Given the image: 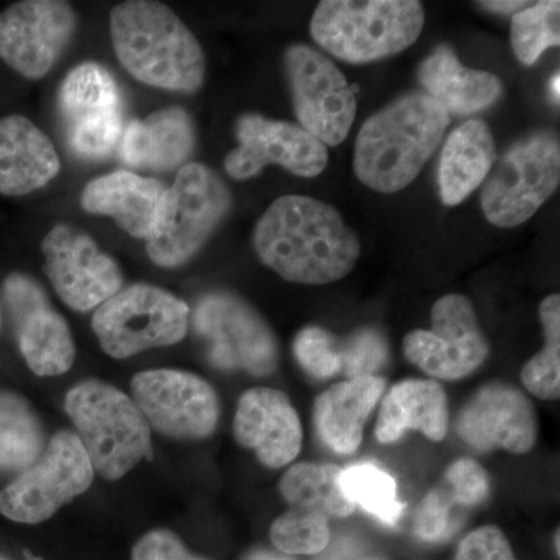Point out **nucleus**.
Here are the masks:
<instances>
[{
  "mask_svg": "<svg viewBox=\"0 0 560 560\" xmlns=\"http://www.w3.org/2000/svg\"><path fill=\"white\" fill-rule=\"evenodd\" d=\"M253 245L265 267L301 285H324L345 279L360 257L355 231L334 206L285 195L257 221Z\"/></svg>",
  "mask_w": 560,
  "mask_h": 560,
  "instance_id": "nucleus-1",
  "label": "nucleus"
},
{
  "mask_svg": "<svg viewBox=\"0 0 560 560\" xmlns=\"http://www.w3.org/2000/svg\"><path fill=\"white\" fill-rule=\"evenodd\" d=\"M109 35L121 68L139 83L184 94H194L205 84L200 40L165 3H117L109 13Z\"/></svg>",
  "mask_w": 560,
  "mask_h": 560,
  "instance_id": "nucleus-2",
  "label": "nucleus"
},
{
  "mask_svg": "<svg viewBox=\"0 0 560 560\" xmlns=\"http://www.w3.org/2000/svg\"><path fill=\"white\" fill-rule=\"evenodd\" d=\"M451 124V114L427 94L397 98L361 127L353 150L357 178L381 194L404 190L440 149Z\"/></svg>",
  "mask_w": 560,
  "mask_h": 560,
  "instance_id": "nucleus-3",
  "label": "nucleus"
},
{
  "mask_svg": "<svg viewBox=\"0 0 560 560\" xmlns=\"http://www.w3.org/2000/svg\"><path fill=\"white\" fill-rule=\"evenodd\" d=\"M77 436L94 470L109 481L153 459L151 429L138 405L124 390L98 381L73 386L65 400Z\"/></svg>",
  "mask_w": 560,
  "mask_h": 560,
  "instance_id": "nucleus-4",
  "label": "nucleus"
},
{
  "mask_svg": "<svg viewBox=\"0 0 560 560\" xmlns=\"http://www.w3.org/2000/svg\"><path fill=\"white\" fill-rule=\"evenodd\" d=\"M423 24L425 11L416 0H324L313 14L311 32L334 57L361 65L408 49Z\"/></svg>",
  "mask_w": 560,
  "mask_h": 560,
  "instance_id": "nucleus-5",
  "label": "nucleus"
},
{
  "mask_svg": "<svg viewBox=\"0 0 560 560\" xmlns=\"http://www.w3.org/2000/svg\"><path fill=\"white\" fill-rule=\"evenodd\" d=\"M231 191L205 164H186L164 198L147 254L161 268H179L194 259L215 234L231 209Z\"/></svg>",
  "mask_w": 560,
  "mask_h": 560,
  "instance_id": "nucleus-6",
  "label": "nucleus"
},
{
  "mask_svg": "<svg viewBox=\"0 0 560 560\" xmlns=\"http://www.w3.org/2000/svg\"><path fill=\"white\" fill-rule=\"evenodd\" d=\"M189 324L187 302L150 283L121 289L92 316V330L103 352L119 360L178 345L186 338Z\"/></svg>",
  "mask_w": 560,
  "mask_h": 560,
  "instance_id": "nucleus-7",
  "label": "nucleus"
},
{
  "mask_svg": "<svg viewBox=\"0 0 560 560\" xmlns=\"http://www.w3.org/2000/svg\"><path fill=\"white\" fill-rule=\"evenodd\" d=\"M559 180L558 138L534 132L515 142L490 171L481 191L482 212L495 226H521L558 190Z\"/></svg>",
  "mask_w": 560,
  "mask_h": 560,
  "instance_id": "nucleus-8",
  "label": "nucleus"
},
{
  "mask_svg": "<svg viewBox=\"0 0 560 560\" xmlns=\"http://www.w3.org/2000/svg\"><path fill=\"white\" fill-rule=\"evenodd\" d=\"M94 474L79 436L60 431L39 459L0 492V514L25 525L49 521L91 488Z\"/></svg>",
  "mask_w": 560,
  "mask_h": 560,
  "instance_id": "nucleus-9",
  "label": "nucleus"
},
{
  "mask_svg": "<svg viewBox=\"0 0 560 560\" xmlns=\"http://www.w3.org/2000/svg\"><path fill=\"white\" fill-rule=\"evenodd\" d=\"M195 329L209 342V359L224 371L267 377L278 368L275 334L259 312L230 291L202 296L194 313Z\"/></svg>",
  "mask_w": 560,
  "mask_h": 560,
  "instance_id": "nucleus-10",
  "label": "nucleus"
},
{
  "mask_svg": "<svg viewBox=\"0 0 560 560\" xmlns=\"http://www.w3.org/2000/svg\"><path fill=\"white\" fill-rule=\"evenodd\" d=\"M58 108L77 156L103 160L119 147L124 101L113 73L98 62H81L70 70L58 92Z\"/></svg>",
  "mask_w": 560,
  "mask_h": 560,
  "instance_id": "nucleus-11",
  "label": "nucleus"
},
{
  "mask_svg": "<svg viewBox=\"0 0 560 560\" xmlns=\"http://www.w3.org/2000/svg\"><path fill=\"white\" fill-rule=\"evenodd\" d=\"M404 355L436 381H460L480 370L490 346L469 298L447 294L431 308V329L404 338Z\"/></svg>",
  "mask_w": 560,
  "mask_h": 560,
  "instance_id": "nucleus-12",
  "label": "nucleus"
},
{
  "mask_svg": "<svg viewBox=\"0 0 560 560\" xmlns=\"http://www.w3.org/2000/svg\"><path fill=\"white\" fill-rule=\"evenodd\" d=\"M40 250L47 279L72 311H94L124 287L119 261L79 228L57 224L40 242Z\"/></svg>",
  "mask_w": 560,
  "mask_h": 560,
  "instance_id": "nucleus-13",
  "label": "nucleus"
},
{
  "mask_svg": "<svg viewBox=\"0 0 560 560\" xmlns=\"http://www.w3.org/2000/svg\"><path fill=\"white\" fill-rule=\"evenodd\" d=\"M131 399L150 429L175 440H205L219 427L220 397L205 378L191 372L153 370L136 374Z\"/></svg>",
  "mask_w": 560,
  "mask_h": 560,
  "instance_id": "nucleus-14",
  "label": "nucleus"
},
{
  "mask_svg": "<svg viewBox=\"0 0 560 560\" xmlns=\"http://www.w3.org/2000/svg\"><path fill=\"white\" fill-rule=\"evenodd\" d=\"M283 60L301 127L324 145H340L357 114L355 92L348 80L329 58L308 46H291Z\"/></svg>",
  "mask_w": 560,
  "mask_h": 560,
  "instance_id": "nucleus-15",
  "label": "nucleus"
},
{
  "mask_svg": "<svg viewBox=\"0 0 560 560\" xmlns=\"http://www.w3.org/2000/svg\"><path fill=\"white\" fill-rule=\"evenodd\" d=\"M75 10L62 0H22L0 11V61L22 79L54 69L77 32Z\"/></svg>",
  "mask_w": 560,
  "mask_h": 560,
  "instance_id": "nucleus-16",
  "label": "nucleus"
},
{
  "mask_svg": "<svg viewBox=\"0 0 560 560\" xmlns=\"http://www.w3.org/2000/svg\"><path fill=\"white\" fill-rule=\"evenodd\" d=\"M2 298L32 372L39 377L66 374L75 363V341L46 290L32 276L16 271L3 280Z\"/></svg>",
  "mask_w": 560,
  "mask_h": 560,
  "instance_id": "nucleus-17",
  "label": "nucleus"
},
{
  "mask_svg": "<svg viewBox=\"0 0 560 560\" xmlns=\"http://www.w3.org/2000/svg\"><path fill=\"white\" fill-rule=\"evenodd\" d=\"M235 135L238 147L224 158V171L232 179L254 178L272 164L301 178H315L329 162L326 145L290 121L245 114L237 121Z\"/></svg>",
  "mask_w": 560,
  "mask_h": 560,
  "instance_id": "nucleus-18",
  "label": "nucleus"
},
{
  "mask_svg": "<svg viewBox=\"0 0 560 560\" xmlns=\"http://www.w3.org/2000/svg\"><path fill=\"white\" fill-rule=\"evenodd\" d=\"M456 433L478 452L506 451L525 455L539 438L533 401L515 386L492 382L467 400L456 419Z\"/></svg>",
  "mask_w": 560,
  "mask_h": 560,
  "instance_id": "nucleus-19",
  "label": "nucleus"
},
{
  "mask_svg": "<svg viewBox=\"0 0 560 560\" xmlns=\"http://www.w3.org/2000/svg\"><path fill=\"white\" fill-rule=\"evenodd\" d=\"M234 436L243 448L256 452L268 469H282L300 456L302 423L289 396L282 390L248 389L238 400Z\"/></svg>",
  "mask_w": 560,
  "mask_h": 560,
  "instance_id": "nucleus-20",
  "label": "nucleus"
},
{
  "mask_svg": "<svg viewBox=\"0 0 560 560\" xmlns=\"http://www.w3.org/2000/svg\"><path fill=\"white\" fill-rule=\"evenodd\" d=\"M60 172V154L46 132L21 114L0 117V197H25Z\"/></svg>",
  "mask_w": 560,
  "mask_h": 560,
  "instance_id": "nucleus-21",
  "label": "nucleus"
},
{
  "mask_svg": "<svg viewBox=\"0 0 560 560\" xmlns=\"http://www.w3.org/2000/svg\"><path fill=\"white\" fill-rule=\"evenodd\" d=\"M165 187L131 171H116L90 180L81 191V208L109 217L121 231L149 241L156 226Z\"/></svg>",
  "mask_w": 560,
  "mask_h": 560,
  "instance_id": "nucleus-22",
  "label": "nucleus"
},
{
  "mask_svg": "<svg viewBox=\"0 0 560 560\" xmlns=\"http://www.w3.org/2000/svg\"><path fill=\"white\" fill-rule=\"evenodd\" d=\"M197 145L194 120L179 106L131 120L121 135L120 160L132 168L171 172L183 168Z\"/></svg>",
  "mask_w": 560,
  "mask_h": 560,
  "instance_id": "nucleus-23",
  "label": "nucleus"
},
{
  "mask_svg": "<svg viewBox=\"0 0 560 560\" xmlns=\"http://www.w3.org/2000/svg\"><path fill=\"white\" fill-rule=\"evenodd\" d=\"M381 375L348 378L319 394L313 407V423L320 442L338 455L359 451L364 425L385 394Z\"/></svg>",
  "mask_w": 560,
  "mask_h": 560,
  "instance_id": "nucleus-24",
  "label": "nucleus"
},
{
  "mask_svg": "<svg viewBox=\"0 0 560 560\" xmlns=\"http://www.w3.org/2000/svg\"><path fill=\"white\" fill-rule=\"evenodd\" d=\"M448 419L447 394L440 382L405 378L383 394L375 438L381 444H394L412 430L441 442L447 436Z\"/></svg>",
  "mask_w": 560,
  "mask_h": 560,
  "instance_id": "nucleus-25",
  "label": "nucleus"
},
{
  "mask_svg": "<svg viewBox=\"0 0 560 560\" xmlns=\"http://www.w3.org/2000/svg\"><path fill=\"white\" fill-rule=\"evenodd\" d=\"M419 81L427 95L455 116L488 109L503 95L501 81L485 70L464 68L455 51L438 47L422 62Z\"/></svg>",
  "mask_w": 560,
  "mask_h": 560,
  "instance_id": "nucleus-26",
  "label": "nucleus"
},
{
  "mask_svg": "<svg viewBox=\"0 0 560 560\" xmlns=\"http://www.w3.org/2000/svg\"><path fill=\"white\" fill-rule=\"evenodd\" d=\"M497 149L489 125L469 120L448 136L442 149L438 184L444 205L466 200L488 178L495 162Z\"/></svg>",
  "mask_w": 560,
  "mask_h": 560,
  "instance_id": "nucleus-27",
  "label": "nucleus"
},
{
  "mask_svg": "<svg viewBox=\"0 0 560 560\" xmlns=\"http://www.w3.org/2000/svg\"><path fill=\"white\" fill-rule=\"evenodd\" d=\"M341 467L334 464H294L280 478L279 490L289 508L313 512L326 518L349 517L355 504L340 488Z\"/></svg>",
  "mask_w": 560,
  "mask_h": 560,
  "instance_id": "nucleus-28",
  "label": "nucleus"
},
{
  "mask_svg": "<svg viewBox=\"0 0 560 560\" xmlns=\"http://www.w3.org/2000/svg\"><path fill=\"white\" fill-rule=\"evenodd\" d=\"M43 452V423L31 404L18 394L0 390V469H28Z\"/></svg>",
  "mask_w": 560,
  "mask_h": 560,
  "instance_id": "nucleus-29",
  "label": "nucleus"
},
{
  "mask_svg": "<svg viewBox=\"0 0 560 560\" xmlns=\"http://www.w3.org/2000/svg\"><path fill=\"white\" fill-rule=\"evenodd\" d=\"M340 488L355 506L363 508L385 525H397L404 515L405 504L397 499L396 481L372 464L341 469Z\"/></svg>",
  "mask_w": 560,
  "mask_h": 560,
  "instance_id": "nucleus-30",
  "label": "nucleus"
},
{
  "mask_svg": "<svg viewBox=\"0 0 560 560\" xmlns=\"http://www.w3.org/2000/svg\"><path fill=\"white\" fill-rule=\"evenodd\" d=\"M540 323L545 346L523 366L522 382L533 396L541 400L560 397V296L550 294L541 301Z\"/></svg>",
  "mask_w": 560,
  "mask_h": 560,
  "instance_id": "nucleus-31",
  "label": "nucleus"
},
{
  "mask_svg": "<svg viewBox=\"0 0 560 560\" xmlns=\"http://www.w3.org/2000/svg\"><path fill=\"white\" fill-rule=\"evenodd\" d=\"M511 43L515 57L525 66L536 65L545 50L560 43V3L558 0L530 3L514 14Z\"/></svg>",
  "mask_w": 560,
  "mask_h": 560,
  "instance_id": "nucleus-32",
  "label": "nucleus"
},
{
  "mask_svg": "<svg viewBox=\"0 0 560 560\" xmlns=\"http://www.w3.org/2000/svg\"><path fill=\"white\" fill-rule=\"evenodd\" d=\"M271 540L285 555H318L330 541L329 518L289 508L271 525Z\"/></svg>",
  "mask_w": 560,
  "mask_h": 560,
  "instance_id": "nucleus-33",
  "label": "nucleus"
},
{
  "mask_svg": "<svg viewBox=\"0 0 560 560\" xmlns=\"http://www.w3.org/2000/svg\"><path fill=\"white\" fill-rule=\"evenodd\" d=\"M293 352L302 370L313 378L324 381L341 372L340 346L320 327L302 329L294 338Z\"/></svg>",
  "mask_w": 560,
  "mask_h": 560,
  "instance_id": "nucleus-34",
  "label": "nucleus"
},
{
  "mask_svg": "<svg viewBox=\"0 0 560 560\" xmlns=\"http://www.w3.org/2000/svg\"><path fill=\"white\" fill-rule=\"evenodd\" d=\"M341 372L348 378L377 375V372L388 363V341L377 329H360L340 346Z\"/></svg>",
  "mask_w": 560,
  "mask_h": 560,
  "instance_id": "nucleus-35",
  "label": "nucleus"
},
{
  "mask_svg": "<svg viewBox=\"0 0 560 560\" xmlns=\"http://www.w3.org/2000/svg\"><path fill=\"white\" fill-rule=\"evenodd\" d=\"M445 482L451 488L453 503L474 508L488 499L490 480L488 471L477 460L463 458L453 463L445 471Z\"/></svg>",
  "mask_w": 560,
  "mask_h": 560,
  "instance_id": "nucleus-36",
  "label": "nucleus"
},
{
  "mask_svg": "<svg viewBox=\"0 0 560 560\" xmlns=\"http://www.w3.org/2000/svg\"><path fill=\"white\" fill-rule=\"evenodd\" d=\"M451 493L436 489L427 493L416 512L415 530L419 539L441 541L451 536L455 523L452 518Z\"/></svg>",
  "mask_w": 560,
  "mask_h": 560,
  "instance_id": "nucleus-37",
  "label": "nucleus"
},
{
  "mask_svg": "<svg viewBox=\"0 0 560 560\" xmlns=\"http://www.w3.org/2000/svg\"><path fill=\"white\" fill-rule=\"evenodd\" d=\"M455 560H517L508 537L497 526L488 525L471 530L460 541Z\"/></svg>",
  "mask_w": 560,
  "mask_h": 560,
  "instance_id": "nucleus-38",
  "label": "nucleus"
},
{
  "mask_svg": "<svg viewBox=\"0 0 560 560\" xmlns=\"http://www.w3.org/2000/svg\"><path fill=\"white\" fill-rule=\"evenodd\" d=\"M131 560H208L187 550L186 545L168 529L147 533L132 548Z\"/></svg>",
  "mask_w": 560,
  "mask_h": 560,
  "instance_id": "nucleus-39",
  "label": "nucleus"
},
{
  "mask_svg": "<svg viewBox=\"0 0 560 560\" xmlns=\"http://www.w3.org/2000/svg\"><path fill=\"white\" fill-rule=\"evenodd\" d=\"M478 5L482 7V9L489 10V11H495V13L501 14H511V13H518V11H522L523 9H526V7H529V2H515V0H512V2H499V0H493V2H480Z\"/></svg>",
  "mask_w": 560,
  "mask_h": 560,
  "instance_id": "nucleus-40",
  "label": "nucleus"
},
{
  "mask_svg": "<svg viewBox=\"0 0 560 560\" xmlns=\"http://www.w3.org/2000/svg\"><path fill=\"white\" fill-rule=\"evenodd\" d=\"M245 560H291L270 551H254L246 556Z\"/></svg>",
  "mask_w": 560,
  "mask_h": 560,
  "instance_id": "nucleus-41",
  "label": "nucleus"
},
{
  "mask_svg": "<svg viewBox=\"0 0 560 560\" xmlns=\"http://www.w3.org/2000/svg\"><path fill=\"white\" fill-rule=\"evenodd\" d=\"M559 73H556L555 77H552V80H551V94H552V97L556 98V102H559V94H560V91H559Z\"/></svg>",
  "mask_w": 560,
  "mask_h": 560,
  "instance_id": "nucleus-42",
  "label": "nucleus"
},
{
  "mask_svg": "<svg viewBox=\"0 0 560 560\" xmlns=\"http://www.w3.org/2000/svg\"><path fill=\"white\" fill-rule=\"evenodd\" d=\"M556 552L559 555V529L556 530Z\"/></svg>",
  "mask_w": 560,
  "mask_h": 560,
  "instance_id": "nucleus-43",
  "label": "nucleus"
},
{
  "mask_svg": "<svg viewBox=\"0 0 560 560\" xmlns=\"http://www.w3.org/2000/svg\"><path fill=\"white\" fill-rule=\"evenodd\" d=\"M0 327H2V307H0Z\"/></svg>",
  "mask_w": 560,
  "mask_h": 560,
  "instance_id": "nucleus-44",
  "label": "nucleus"
},
{
  "mask_svg": "<svg viewBox=\"0 0 560 560\" xmlns=\"http://www.w3.org/2000/svg\"><path fill=\"white\" fill-rule=\"evenodd\" d=\"M361 560H381V559H377V558H366V559H361Z\"/></svg>",
  "mask_w": 560,
  "mask_h": 560,
  "instance_id": "nucleus-45",
  "label": "nucleus"
},
{
  "mask_svg": "<svg viewBox=\"0 0 560 560\" xmlns=\"http://www.w3.org/2000/svg\"><path fill=\"white\" fill-rule=\"evenodd\" d=\"M27 560H43V559H39V558H32V556H31V558H28Z\"/></svg>",
  "mask_w": 560,
  "mask_h": 560,
  "instance_id": "nucleus-46",
  "label": "nucleus"
}]
</instances>
